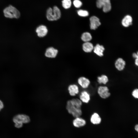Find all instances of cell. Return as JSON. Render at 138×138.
Returning <instances> with one entry per match:
<instances>
[{"label": "cell", "instance_id": "6da1fadb", "mask_svg": "<svg viewBox=\"0 0 138 138\" xmlns=\"http://www.w3.org/2000/svg\"><path fill=\"white\" fill-rule=\"evenodd\" d=\"M61 16L60 10L56 6H54L53 9L49 7L47 10L46 16L47 19L49 21L57 20L60 18Z\"/></svg>", "mask_w": 138, "mask_h": 138}, {"label": "cell", "instance_id": "7a4b0ae2", "mask_svg": "<svg viewBox=\"0 0 138 138\" xmlns=\"http://www.w3.org/2000/svg\"><path fill=\"white\" fill-rule=\"evenodd\" d=\"M66 108L69 113L76 118L79 117L82 114L81 108L72 103L70 100L67 101Z\"/></svg>", "mask_w": 138, "mask_h": 138}, {"label": "cell", "instance_id": "3957f363", "mask_svg": "<svg viewBox=\"0 0 138 138\" xmlns=\"http://www.w3.org/2000/svg\"><path fill=\"white\" fill-rule=\"evenodd\" d=\"M15 126L17 128H21L23 123H29L30 121L29 117L25 114H18L15 116L13 119Z\"/></svg>", "mask_w": 138, "mask_h": 138}, {"label": "cell", "instance_id": "277c9868", "mask_svg": "<svg viewBox=\"0 0 138 138\" xmlns=\"http://www.w3.org/2000/svg\"><path fill=\"white\" fill-rule=\"evenodd\" d=\"M3 13L5 16L8 18H18L20 16V13L19 10L11 5L5 8Z\"/></svg>", "mask_w": 138, "mask_h": 138}, {"label": "cell", "instance_id": "5b68a950", "mask_svg": "<svg viewBox=\"0 0 138 138\" xmlns=\"http://www.w3.org/2000/svg\"><path fill=\"white\" fill-rule=\"evenodd\" d=\"M97 91L99 97L102 99H107L111 95L108 87L105 85L99 86L97 89Z\"/></svg>", "mask_w": 138, "mask_h": 138}, {"label": "cell", "instance_id": "8992f818", "mask_svg": "<svg viewBox=\"0 0 138 138\" xmlns=\"http://www.w3.org/2000/svg\"><path fill=\"white\" fill-rule=\"evenodd\" d=\"M96 5L98 8L102 7L103 11L105 13L109 12L111 9L110 0H97Z\"/></svg>", "mask_w": 138, "mask_h": 138}, {"label": "cell", "instance_id": "52a82bcc", "mask_svg": "<svg viewBox=\"0 0 138 138\" xmlns=\"http://www.w3.org/2000/svg\"><path fill=\"white\" fill-rule=\"evenodd\" d=\"M78 84L83 88L86 89L88 88L91 83L90 80L87 78L81 76L77 79Z\"/></svg>", "mask_w": 138, "mask_h": 138}, {"label": "cell", "instance_id": "ba28073f", "mask_svg": "<svg viewBox=\"0 0 138 138\" xmlns=\"http://www.w3.org/2000/svg\"><path fill=\"white\" fill-rule=\"evenodd\" d=\"M79 99L83 103H88L90 100V95L87 91L83 90L80 92Z\"/></svg>", "mask_w": 138, "mask_h": 138}, {"label": "cell", "instance_id": "9c48e42d", "mask_svg": "<svg viewBox=\"0 0 138 138\" xmlns=\"http://www.w3.org/2000/svg\"><path fill=\"white\" fill-rule=\"evenodd\" d=\"M68 90L70 95L72 96H75L78 94L79 90L78 86L75 84H71L68 87Z\"/></svg>", "mask_w": 138, "mask_h": 138}, {"label": "cell", "instance_id": "30bf717a", "mask_svg": "<svg viewBox=\"0 0 138 138\" xmlns=\"http://www.w3.org/2000/svg\"><path fill=\"white\" fill-rule=\"evenodd\" d=\"M36 32L38 37H42L47 35L48 32V30L45 26L41 25L37 28Z\"/></svg>", "mask_w": 138, "mask_h": 138}, {"label": "cell", "instance_id": "8fae6325", "mask_svg": "<svg viewBox=\"0 0 138 138\" xmlns=\"http://www.w3.org/2000/svg\"><path fill=\"white\" fill-rule=\"evenodd\" d=\"M90 27L91 29L95 30L101 24L99 19L95 16L91 17L90 18Z\"/></svg>", "mask_w": 138, "mask_h": 138}, {"label": "cell", "instance_id": "7c38bea8", "mask_svg": "<svg viewBox=\"0 0 138 138\" xmlns=\"http://www.w3.org/2000/svg\"><path fill=\"white\" fill-rule=\"evenodd\" d=\"M58 52L57 50L52 47H50L46 50L45 55L47 57L51 58L55 57Z\"/></svg>", "mask_w": 138, "mask_h": 138}, {"label": "cell", "instance_id": "4fadbf2b", "mask_svg": "<svg viewBox=\"0 0 138 138\" xmlns=\"http://www.w3.org/2000/svg\"><path fill=\"white\" fill-rule=\"evenodd\" d=\"M125 62L124 60L121 58H119L115 62V66L118 71H121L125 68Z\"/></svg>", "mask_w": 138, "mask_h": 138}, {"label": "cell", "instance_id": "5bb4252c", "mask_svg": "<svg viewBox=\"0 0 138 138\" xmlns=\"http://www.w3.org/2000/svg\"><path fill=\"white\" fill-rule=\"evenodd\" d=\"M133 19L132 17L129 15L125 16L121 21L122 25L124 27H128L132 24Z\"/></svg>", "mask_w": 138, "mask_h": 138}, {"label": "cell", "instance_id": "9a60e30c", "mask_svg": "<svg viewBox=\"0 0 138 138\" xmlns=\"http://www.w3.org/2000/svg\"><path fill=\"white\" fill-rule=\"evenodd\" d=\"M97 81L99 84L106 85L108 82L109 79L106 75L103 74L97 77Z\"/></svg>", "mask_w": 138, "mask_h": 138}, {"label": "cell", "instance_id": "2e32d148", "mask_svg": "<svg viewBox=\"0 0 138 138\" xmlns=\"http://www.w3.org/2000/svg\"><path fill=\"white\" fill-rule=\"evenodd\" d=\"M73 124L75 126L79 127L84 125L86 124V121L83 119L77 117L73 120Z\"/></svg>", "mask_w": 138, "mask_h": 138}, {"label": "cell", "instance_id": "e0dca14e", "mask_svg": "<svg viewBox=\"0 0 138 138\" xmlns=\"http://www.w3.org/2000/svg\"><path fill=\"white\" fill-rule=\"evenodd\" d=\"M105 48L103 47L99 44H97L94 48V52L100 56L103 55V52Z\"/></svg>", "mask_w": 138, "mask_h": 138}, {"label": "cell", "instance_id": "ac0fdd59", "mask_svg": "<svg viewBox=\"0 0 138 138\" xmlns=\"http://www.w3.org/2000/svg\"><path fill=\"white\" fill-rule=\"evenodd\" d=\"M101 119L99 114L96 112L94 113L91 115L90 118L91 122L94 124L100 123Z\"/></svg>", "mask_w": 138, "mask_h": 138}, {"label": "cell", "instance_id": "d6986e66", "mask_svg": "<svg viewBox=\"0 0 138 138\" xmlns=\"http://www.w3.org/2000/svg\"><path fill=\"white\" fill-rule=\"evenodd\" d=\"M94 48L93 44L89 42H85L83 45V50L86 52H90L93 50Z\"/></svg>", "mask_w": 138, "mask_h": 138}, {"label": "cell", "instance_id": "ffe728a7", "mask_svg": "<svg viewBox=\"0 0 138 138\" xmlns=\"http://www.w3.org/2000/svg\"><path fill=\"white\" fill-rule=\"evenodd\" d=\"M81 39L84 42H88L91 39L92 37L90 33L88 32H85L82 34Z\"/></svg>", "mask_w": 138, "mask_h": 138}, {"label": "cell", "instance_id": "44dd1931", "mask_svg": "<svg viewBox=\"0 0 138 138\" xmlns=\"http://www.w3.org/2000/svg\"><path fill=\"white\" fill-rule=\"evenodd\" d=\"M62 3L63 7L66 9L69 8L71 5V0H63Z\"/></svg>", "mask_w": 138, "mask_h": 138}, {"label": "cell", "instance_id": "7402d4cb", "mask_svg": "<svg viewBox=\"0 0 138 138\" xmlns=\"http://www.w3.org/2000/svg\"><path fill=\"white\" fill-rule=\"evenodd\" d=\"M77 14L80 16L86 17L88 15L89 13L86 10L80 9L77 11Z\"/></svg>", "mask_w": 138, "mask_h": 138}, {"label": "cell", "instance_id": "603a6c76", "mask_svg": "<svg viewBox=\"0 0 138 138\" xmlns=\"http://www.w3.org/2000/svg\"><path fill=\"white\" fill-rule=\"evenodd\" d=\"M73 4L75 7L77 8L80 7L82 5V2L79 0H74Z\"/></svg>", "mask_w": 138, "mask_h": 138}, {"label": "cell", "instance_id": "cb8c5ba5", "mask_svg": "<svg viewBox=\"0 0 138 138\" xmlns=\"http://www.w3.org/2000/svg\"><path fill=\"white\" fill-rule=\"evenodd\" d=\"M132 95L134 98L138 99V89H134L132 92Z\"/></svg>", "mask_w": 138, "mask_h": 138}, {"label": "cell", "instance_id": "d4e9b609", "mask_svg": "<svg viewBox=\"0 0 138 138\" xmlns=\"http://www.w3.org/2000/svg\"><path fill=\"white\" fill-rule=\"evenodd\" d=\"M4 106L3 102L0 100V111L3 108Z\"/></svg>", "mask_w": 138, "mask_h": 138}, {"label": "cell", "instance_id": "484cf974", "mask_svg": "<svg viewBox=\"0 0 138 138\" xmlns=\"http://www.w3.org/2000/svg\"><path fill=\"white\" fill-rule=\"evenodd\" d=\"M135 64L136 66H138V58L135 59Z\"/></svg>", "mask_w": 138, "mask_h": 138}, {"label": "cell", "instance_id": "4316f807", "mask_svg": "<svg viewBox=\"0 0 138 138\" xmlns=\"http://www.w3.org/2000/svg\"><path fill=\"white\" fill-rule=\"evenodd\" d=\"M135 129L138 132V125H137L135 126Z\"/></svg>", "mask_w": 138, "mask_h": 138}, {"label": "cell", "instance_id": "83f0119b", "mask_svg": "<svg viewBox=\"0 0 138 138\" xmlns=\"http://www.w3.org/2000/svg\"><path fill=\"white\" fill-rule=\"evenodd\" d=\"M136 53L137 56V58H138V51H137Z\"/></svg>", "mask_w": 138, "mask_h": 138}]
</instances>
